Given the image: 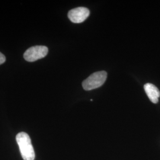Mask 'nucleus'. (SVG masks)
I'll return each mask as SVG.
<instances>
[{
    "label": "nucleus",
    "instance_id": "1",
    "mask_svg": "<svg viewBox=\"0 0 160 160\" xmlns=\"http://www.w3.org/2000/svg\"><path fill=\"white\" fill-rule=\"evenodd\" d=\"M16 141L24 160H34V149L29 135L25 132H20L16 136Z\"/></svg>",
    "mask_w": 160,
    "mask_h": 160
},
{
    "label": "nucleus",
    "instance_id": "2",
    "mask_svg": "<svg viewBox=\"0 0 160 160\" xmlns=\"http://www.w3.org/2000/svg\"><path fill=\"white\" fill-rule=\"evenodd\" d=\"M107 72L104 71L92 74L82 82V87L86 91L97 88L103 85L107 78Z\"/></svg>",
    "mask_w": 160,
    "mask_h": 160
},
{
    "label": "nucleus",
    "instance_id": "3",
    "mask_svg": "<svg viewBox=\"0 0 160 160\" xmlns=\"http://www.w3.org/2000/svg\"><path fill=\"white\" fill-rule=\"evenodd\" d=\"M48 53V48L46 46H33L24 52V58L28 62H34L45 57Z\"/></svg>",
    "mask_w": 160,
    "mask_h": 160
},
{
    "label": "nucleus",
    "instance_id": "4",
    "mask_svg": "<svg viewBox=\"0 0 160 160\" xmlns=\"http://www.w3.org/2000/svg\"><path fill=\"white\" fill-rule=\"evenodd\" d=\"M90 15L89 10L86 7H77L68 12V17L72 23H80L84 22Z\"/></svg>",
    "mask_w": 160,
    "mask_h": 160
},
{
    "label": "nucleus",
    "instance_id": "5",
    "mask_svg": "<svg viewBox=\"0 0 160 160\" xmlns=\"http://www.w3.org/2000/svg\"><path fill=\"white\" fill-rule=\"evenodd\" d=\"M144 90L149 100L153 103H157L160 96V92L158 88L154 84L147 83L144 85Z\"/></svg>",
    "mask_w": 160,
    "mask_h": 160
},
{
    "label": "nucleus",
    "instance_id": "6",
    "mask_svg": "<svg viewBox=\"0 0 160 160\" xmlns=\"http://www.w3.org/2000/svg\"><path fill=\"white\" fill-rule=\"evenodd\" d=\"M6 61V57L5 56L0 52V65L2 63H4Z\"/></svg>",
    "mask_w": 160,
    "mask_h": 160
}]
</instances>
